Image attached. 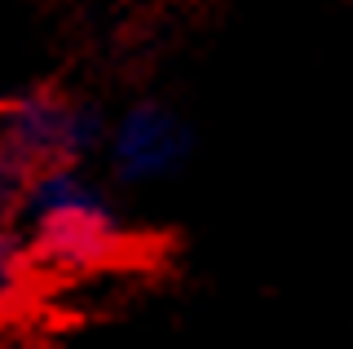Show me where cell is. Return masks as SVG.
<instances>
[{"label": "cell", "mask_w": 353, "mask_h": 349, "mask_svg": "<svg viewBox=\"0 0 353 349\" xmlns=\"http://www.w3.org/2000/svg\"><path fill=\"white\" fill-rule=\"evenodd\" d=\"M14 221L22 226L18 239L27 243L31 266L66 270V275L115 261L128 239L106 190L80 163H53L36 172Z\"/></svg>", "instance_id": "obj_1"}, {"label": "cell", "mask_w": 353, "mask_h": 349, "mask_svg": "<svg viewBox=\"0 0 353 349\" xmlns=\"http://www.w3.org/2000/svg\"><path fill=\"white\" fill-rule=\"evenodd\" d=\"M106 141V119L93 102L58 89H31L0 106V150L31 172L53 163H84Z\"/></svg>", "instance_id": "obj_2"}, {"label": "cell", "mask_w": 353, "mask_h": 349, "mask_svg": "<svg viewBox=\"0 0 353 349\" xmlns=\"http://www.w3.org/2000/svg\"><path fill=\"white\" fill-rule=\"evenodd\" d=\"M102 146L110 150V172L119 186H159L176 177L194 150V133L159 97H141L119 111Z\"/></svg>", "instance_id": "obj_3"}, {"label": "cell", "mask_w": 353, "mask_h": 349, "mask_svg": "<svg viewBox=\"0 0 353 349\" xmlns=\"http://www.w3.org/2000/svg\"><path fill=\"white\" fill-rule=\"evenodd\" d=\"M31 275H36V266H31V257H27V243L18 239V230L0 226V314H9L27 297Z\"/></svg>", "instance_id": "obj_4"}, {"label": "cell", "mask_w": 353, "mask_h": 349, "mask_svg": "<svg viewBox=\"0 0 353 349\" xmlns=\"http://www.w3.org/2000/svg\"><path fill=\"white\" fill-rule=\"evenodd\" d=\"M31 177H36V172H31L27 163L0 150V226H14V217L22 208V195H27Z\"/></svg>", "instance_id": "obj_5"}]
</instances>
